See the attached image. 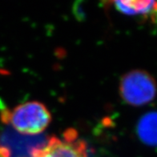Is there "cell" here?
<instances>
[{
	"label": "cell",
	"instance_id": "cell-1",
	"mask_svg": "<svg viewBox=\"0 0 157 157\" xmlns=\"http://www.w3.org/2000/svg\"><path fill=\"white\" fill-rule=\"evenodd\" d=\"M1 119L24 135L41 133L52 121V115L44 104L31 101L19 104L12 111L2 108Z\"/></svg>",
	"mask_w": 157,
	"mask_h": 157
},
{
	"label": "cell",
	"instance_id": "cell-2",
	"mask_svg": "<svg viewBox=\"0 0 157 157\" xmlns=\"http://www.w3.org/2000/svg\"><path fill=\"white\" fill-rule=\"evenodd\" d=\"M156 83L151 75L136 70L124 75L120 84V93L125 103L142 106L150 103L156 95Z\"/></svg>",
	"mask_w": 157,
	"mask_h": 157
},
{
	"label": "cell",
	"instance_id": "cell-3",
	"mask_svg": "<svg viewBox=\"0 0 157 157\" xmlns=\"http://www.w3.org/2000/svg\"><path fill=\"white\" fill-rule=\"evenodd\" d=\"M31 157H87L85 143L76 132L69 129L62 140L52 137L45 145L34 150Z\"/></svg>",
	"mask_w": 157,
	"mask_h": 157
},
{
	"label": "cell",
	"instance_id": "cell-4",
	"mask_svg": "<svg viewBox=\"0 0 157 157\" xmlns=\"http://www.w3.org/2000/svg\"><path fill=\"white\" fill-rule=\"evenodd\" d=\"M137 134L144 144L157 146V112L145 114L137 124Z\"/></svg>",
	"mask_w": 157,
	"mask_h": 157
},
{
	"label": "cell",
	"instance_id": "cell-5",
	"mask_svg": "<svg viewBox=\"0 0 157 157\" xmlns=\"http://www.w3.org/2000/svg\"><path fill=\"white\" fill-rule=\"evenodd\" d=\"M155 2L153 1H116L114 6L118 11L126 15H144L151 12Z\"/></svg>",
	"mask_w": 157,
	"mask_h": 157
},
{
	"label": "cell",
	"instance_id": "cell-6",
	"mask_svg": "<svg viewBox=\"0 0 157 157\" xmlns=\"http://www.w3.org/2000/svg\"><path fill=\"white\" fill-rule=\"evenodd\" d=\"M0 157H10V150L2 144H0Z\"/></svg>",
	"mask_w": 157,
	"mask_h": 157
},
{
	"label": "cell",
	"instance_id": "cell-7",
	"mask_svg": "<svg viewBox=\"0 0 157 157\" xmlns=\"http://www.w3.org/2000/svg\"><path fill=\"white\" fill-rule=\"evenodd\" d=\"M151 19H152V21L154 22V23L157 25V2H155V5L153 6V9L152 10H151Z\"/></svg>",
	"mask_w": 157,
	"mask_h": 157
}]
</instances>
